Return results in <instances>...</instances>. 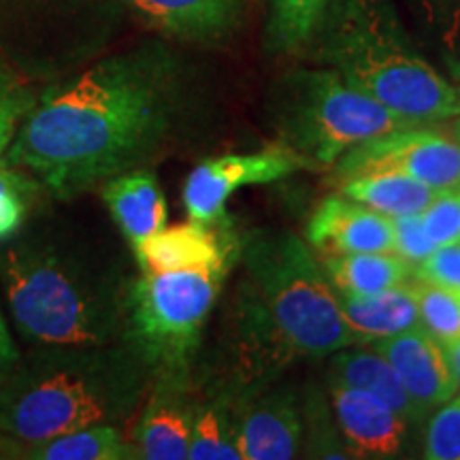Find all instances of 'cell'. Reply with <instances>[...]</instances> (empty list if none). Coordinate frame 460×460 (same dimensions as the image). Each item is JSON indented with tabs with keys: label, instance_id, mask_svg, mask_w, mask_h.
Here are the masks:
<instances>
[{
	"label": "cell",
	"instance_id": "cell-1",
	"mask_svg": "<svg viewBox=\"0 0 460 460\" xmlns=\"http://www.w3.org/2000/svg\"><path fill=\"white\" fill-rule=\"evenodd\" d=\"M186 122L175 60L163 48L109 56L28 109L3 160L58 200L149 169Z\"/></svg>",
	"mask_w": 460,
	"mask_h": 460
},
{
	"label": "cell",
	"instance_id": "cell-2",
	"mask_svg": "<svg viewBox=\"0 0 460 460\" xmlns=\"http://www.w3.org/2000/svg\"><path fill=\"white\" fill-rule=\"evenodd\" d=\"M135 275L119 252L66 224H26L0 241V286L31 348L126 337Z\"/></svg>",
	"mask_w": 460,
	"mask_h": 460
},
{
	"label": "cell",
	"instance_id": "cell-3",
	"mask_svg": "<svg viewBox=\"0 0 460 460\" xmlns=\"http://www.w3.org/2000/svg\"><path fill=\"white\" fill-rule=\"evenodd\" d=\"M152 379V367L126 339L32 348L0 394V435L26 446L92 424H124L141 410Z\"/></svg>",
	"mask_w": 460,
	"mask_h": 460
},
{
	"label": "cell",
	"instance_id": "cell-4",
	"mask_svg": "<svg viewBox=\"0 0 460 460\" xmlns=\"http://www.w3.org/2000/svg\"><path fill=\"white\" fill-rule=\"evenodd\" d=\"M315 37L326 68L407 122L460 115V85L413 49L386 0H332Z\"/></svg>",
	"mask_w": 460,
	"mask_h": 460
},
{
	"label": "cell",
	"instance_id": "cell-5",
	"mask_svg": "<svg viewBox=\"0 0 460 460\" xmlns=\"http://www.w3.org/2000/svg\"><path fill=\"white\" fill-rule=\"evenodd\" d=\"M252 292L290 356L324 358L356 341L312 247L290 230H256L241 243Z\"/></svg>",
	"mask_w": 460,
	"mask_h": 460
},
{
	"label": "cell",
	"instance_id": "cell-6",
	"mask_svg": "<svg viewBox=\"0 0 460 460\" xmlns=\"http://www.w3.org/2000/svg\"><path fill=\"white\" fill-rule=\"evenodd\" d=\"M273 122L281 146L315 164H335L358 143L418 126L349 85L332 68L288 75L275 94Z\"/></svg>",
	"mask_w": 460,
	"mask_h": 460
},
{
	"label": "cell",
	"instance_id": "cell-7",
	"mask_svg": "<svg viewBox=\"0 0 460 460\" xmlns=\"http://www.w3.org/2000/svg\"><path fill=\"white\" fill-rule=\"evenodd\" d=\"M228 267L139 271L124 339L139 349L154 376H190Z\"/></svg>",
	"mask_w": 460,
	"mask_h": 460
},
{
	"label": "cell",
	"instance_id": "cell-8",
	"mask_svg": "<svg viewBox=\"0 0 460 460\" xmlns=\"http://www.w3.org/2000/svg\"><path fill=\"white\" fill-rule=\"evenodd\" d=\"M402 172L427 186L460 188V146L422 126L399 128L354 146L335 163L332 180L341 183L365 172Z\"/></svg>",
	"mask_w": 460,
	"mask_h": 460
},
{
	"label": "cell",
	"instance_id": "cell-9",
	"mask_svg": "<svg viewBox=\"0 0 460 460\" xmlns=\"http://www.w3.org/2000/svg\"><path fill=\"white\" fill-rule=\"evenodd\" d=\"M303 169H314V164L286 146L203 160L188 175L183 207L190 220L214 224L226 214V203L237 190L279 181Z\"/></svg>",
	"mask_w": 460,
	"mask_h": 460
},
{
	"label": "cell",
	"instance_id": "cell-10",
	"mask_svg": "<svg viewBox=\"0 0 460 460\" xmlns=\"http://www.w3.org/2000/svg\"><path fill=\"white\" fill-rule=\"evenodd\" d=\"M234 413L241 460H288L296 456L303 441V410L292 390H256L241 396Z\"/></svg>",
	"mask_w": 460,
	"mask_h": 460
},
{
	"label": "cell",
	"instance_id": "cell-11",
	"mask_svg": "<svg viewBox=\"0 0 460 460\" xmlns=\"http://www.w3.org/2000/svg\"><path fill=\"white\" fill-rule=\"evenodd\" d=\"M194 410L197 401L190 394V376H154L132 429L139 458H188Z\"/></svg>",
	"mask_w": 460,
	"mask_h": 460
},
{
	"label": "cell",
	"instance_id": "cell-12",
	"mask_svg": "<svg viewBox=\"0 0 460 460\" xmlns=\"http://www.w3.org/2000/svg\"><path fill=\"white\" fill-rule=\"evenodd\" d=\"M373 348L390 362L422 416L456 394V379L444 343L422 326L373 341Z\"/></svg>",
	"mask_w": 460,
	"mask_h": 460
},
{
	"label": "cell",
	"instance_id": "cell-13",
	"mask_svg": "<svg viewBox=\"0 0 460 460\" xmlns=\"http://www.w3.org/2000/svg\"><path fill=\"white\" fill-rule=\"evenodd\" d=\"M332 418L352 458H393L405 441L407 422L367 390L329 384Z\"/></svg>",
	"mask_w": 460,
	"mask_h": 460
},
{
	"label": "cell",
	"instance_id": "cell-14",
	"mask_svg": "<svg viewBox=\"0 0 460 460\" xmlns=\"http://www.w3.org/2000/svg\"><path fill=\"white\" fill-rule=\"evenodd\" d=\"M307 241L322 256L394 252V228L388 216L348 197H329L307 224Z\"/></svg>",
	"mask_w": 460,
	"mask_h": 460
},
{
	"label": "cell",
	"instance_id": "cell-15",
	"mask_svg": "<svg viewBox=\"0 0 460 460\" xmlns=\"http://www.w3.org/2000/svg\"><path fill=\"white\" fill-rule=\"evenodd\" d=\"M156 31L183 41H217L241 22V0H126Z\"/></svg>",
	"mask_w": 460,
	"mask_h": 460
},
{
	"label": "cell",
	"instance_id": "cell-16",
	"mask_svg": "<svg viewBox=\"0 0 460 460\" xmlns=\"http://www.w3.org/2000/svg\"><path fill=\"white\" fill-rule=\"evenodd\" d=\"M211 224L190 220L188 224L160 228L143 243L132 247L139 271H186L230 264L228 245Z\"/></svg>",
	"mask_w": 460,
	"mask_h": 460
},
{
	"label": "cell",
	"instance_id": "cell-17",
	"mask_svg": "<svg viewBox=\"0 0 460 460\" xmlns=\"http://www.w3.org/2000/svg\"><path fill=\"white\" fill-rule=\"evenodd\" d=\"M101 197L130 247L166 226V200L152 169H135L113 177L101 186Z\"/></svg>",
	"mask_w": 460,
	"mask_h": 460
},
{
	"label": "cell",
	"instance_id": "cell-18",
	"mask_svg": "<svg viewBox=\"0 0 460 460\" xmlns=\"http://www.w3.org/2000/svg\"><path fill=\"white\" fill-rule=\"evenodd\" d=\"M337 298L358 343H373L420 326L416 290L407 281L373 295H337Z\"/></svg>",
	"mask_w": 460,
	"mask_h": 460
},
{
	"label": "cell",
	"instance_id": "cell-19",
	"mask_svg": "<svg viewBox=\"0 0 460 460\" xmlns=\"http://www.w3.org/2000/svg\"><path fill=\"white\" fill-rule=\"evenodd\" d=\"M329 384L367 390V393L386 401L407 424H420L422 413L411 401L402 382L396 376L390 362L373 349H339L331 356Z\"/></svg>",
	"mask_w": 460,
	"mask_h": 460
},
{
	"label": "cell",
	"instance_id": "cell-20",
	"mask_svg": "<svg viewBox=\"0 0 460 460\" xmlns=\"http://www.w3.org/2000/svg\"><path fill=\"white\" fill-rule=\"evenodd\" d=\"M322 269L335 295H373L405 284L413 275L411 264L394 252L324 256Z\"/></svg>",
	"mask_w": 460,
	"mask_h": 460
},
{
	"label": "cell",
	"instance_id": "cell-21",
	"mask_svg": "<svg viewBox=\"0 0 460 460\" xmlns=\"http://www.w3.org/2000/svg\"><path fill=\"white\" fill-rule=\"evenodd\" d=\"M339 186H341L343 197L371 207L388 217L422 214L439 194L416 177L393 171L365 172V175L341 181Z\"/></svg>",
	"mask_w": 460,
	"mask_h": 460
},
{
	"label": "cell",
	"instance_id": "cell-22",
	"mask_svg": "<svg viewBox=\"0 0 460 460\" xmlns=\"http://www.w3.org/2000/svg\"><path fill=\"white\" fill-rule=\"evenodd\" d=\"M26 458L34 460H132L139 458L132 439L119 424H92L24 446Z\"/></svg>",
	"mask_w": 460,
	"mask_h": 460
},
{
	"label": "cell",
	"instance_id": "cell-23",
	"mask_svg": "<svg viewBox=\"0 0 460 460\" xmlns=\"http://www.w3.org/2000/svg\"><path fill=\"white\" fill-rule=\"evenodd\" d=\"M234 405L237 399L226 388H220L209 399L197 401L190 460H241Z\"/></svg>",
	"mask_w": 460,
	"mask_h": 460
},
{
	"label": "cell",
	"instance_id": "cell-24",
	"mask_svg": "<svg viewBox=\"0 0 460 460\" xmlns=\"http://www.w3.org/2000/svg\"><path fill=\"white\" fill-rule=\"evenodd\" d=\"M332 0H273L267 22V49L295 54L312 43Z\"/></svg>",
	"mask_w": 460,
	"mask_h": 460
},
{
	"label": "cell",
	"instance_id": "cell-25",
	"mask_svg": "<svg viewBox=\"0 0 460 460\" xmlns=\"http://www.w3.org/2000/svg\"><path fill=\"white\" fill-rule=\"evenodd\" d=\"M413 290L420 326L444 345L460 339V295L422 279L413 284Z\"/></svg>",
	"mask_w": 460,
	"mask_h": 460
},
{
	"label": "cell",
	"instance_id": "cell-26",
	"mask_svg": "<svg viewBox=\"0 0 460 460\" xmlns=\"http://www.w3.org/2000/svg\"><path fill=\"white\" fill-rule=\"evenodd\" d=\"M41 188L26 172L0 163V241L15 234L28 217L32 190Z\"/></svg>",
	"mask_w": 460,
	"mask_h": 460
},
{
	"label": "cell",
	"instance_id": "cell-27",
	"mask_svg": "<svg viewBox=\"0 0 460 460\" xmlns=\"http://www.w3.org/2000/svg\"><path fill=\"white\" fill-rule=\"evenodd\" d=\"M416 7L447 62L460 66V0H416Z\"/></svg>",
	"mask_w": 460,
	"mask_h": 460
},
{
	"label": "cell",
	"instance_id": "cell-28",
	"mask_svg": "<svg viewBox=\"0 0 460 460\" xmlns=\"http://www.w3.org/2000/svg\"><path fill=\"white\" fill-rule=\"evenodd\" d=\"M424 456L460 460V394H454L435 410L424 437Z\"/></svg>",
	"mask_w": 460,
	"mask_h": 460
},
{
	"label": "cell",
	"instance_id": "cell-29",
	"mask_svg": "<svg viewBox=\"0 0 460 460\" xmlns=\"http://www.w3.org/2000/svg\"><path fill=\"white\" fill-rule=\"evenodd\" d=\"M303 435L309 437V456L315 458H352V454L345 447V441L341 437L339 427H332L329 411L322 405L320 399H307L303 401Z\"/></svg>",
	"mask_w": 460,
	"mask_h": 460
},
{
	"label": "cell",
	"instance_id": "cell-30",
	"mask_svg": "<svg viewBox=\"0 0 460 460\" xmlns=\"http://www.w3.org/2000/svg\"><path fill=\"white\" fill-rule=\"evenodd\" d=\"M422 224L435 247L460 241V188L441 190L422 211Z\"/></svg>",
	"mask_w": 460,
	"mask_h": 460
},
{
	"label": "cell",
	"instance_id": "cell-31",
	"mask_svg": "<svg viewBox=\"0 0 460 460\" xmlns=\"http://www.w3.org/2000/svg\"><path fill=\"white\" fill-rule=\"evenodd\" d=\"M32 105L34 101L22 90L13 75L0 71V158L13 141L20 119H24Z\"/></svg>",
	"mask_w": 460,
	"mask_h": 460
},
{
	"label": "cell",
	"instance_id": "cell-32",
	"mask_svg": "<svg viewBox=\"0 0 460 460\" xmlns=\"http://www.w3.org/2000/svg\"><path fill=\"white\" fill-rule=\"evenodd\" d=\"M413 278L460 295V241L439 245L413 269Z\"/></svg>",
	"mask_w": 460,
	"mask_h": 460
},
{
	"label": "cell",
	"instance_id": "cell-33",
	"mask_svg": "<svg viewBox=\"0 0 460 460\" xmlns=\"http://www.w3.org/2000/svg\"><path fill=\"white\" fill-rule=\"evenodd\" d=\"M394 228V254L407 261L413 269L435 250L422 224V214L390 217Z\"/></svg>",
	"mask_w": 460,
	"mask_h": 460
},
{
	"label": "cell",
	"instance_id": "cell-34",
	"mask_svg": "<svg viewBox=\"0 0 460 460\" xmlns=\"http://www.w3.org/2000/svg\"><path fill=\"white\" fill-rule=\"evenodd\" d=\"M20 352H17L13 337L4 320L3 312H0V394H3L4 386H7L11 373H13L17 360H20Z\"/></svg>",
	"mask_w": 460,
	"mask_h": 460
},
{
	"label": "cell",
	"instance_id": "cell-35",
	"mask_svg": "<svg viewBox=\"0 0 460 460\" xmlns=\"http://www.w3.org/2000/svg\"><path fill=\"white\" fill-rule=\"evenodd\" d=\"M444 348H446L447 360H450L454 379H456V393H460V339H456V341L446 343Z\"/></svg>",
	"mask_w": 460,
	"mask_h": 460
},
{
	"label": "cell",
	"instance_id": "cell-36",
	"mask_svg": "<svg viewBox=\"0 0 460 460\" xmlns=\"http://www.w3.org/2000/svg\"><path fill=\"white\" fill-rule=\"evenodd\" d=\"M454 135H456V143L460 146V115H458V119H456V126H454Z\"/></svg>",
	"mask_w": 460,
	"mask_h": 460
}]
</instances>
